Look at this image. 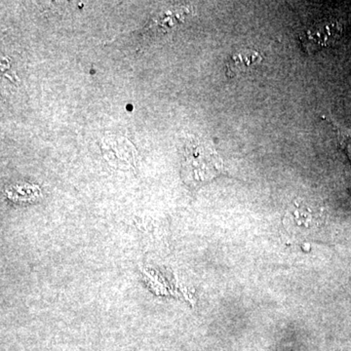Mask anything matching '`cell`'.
<instances>
[{
    "label": "cell",
    "mask_w": 351,
    "mask_h": 351,
    "mask_svg": "<svg viewBox=\"0 0 351 351\" xmlns=\"http://www.w3.org/2000/svg\"><path fill=\"white\" fill-rule=\"evenodd\" d=\"M223 167V160L210 143L196 138L186 142L182 160V180L186 184L195 186L211 181Z\"/></svg>",
    "instance_id": "cell-1"
},
{
    "label": "cell",
    "mask_w": 351,
    "mask_h": 351,
    "mask_svg": "<svg viewBox=\"0 0 351 351\" xmlns=\"http://www.w3.org/2000/svg\"><path fill=\"white\" fill-rule=\"evenodd\" d=\"M343 31V27L339 21L326 20L316 23L300 36L302 49L311 54L328 47L341 38Z\"/></svg>",
    "instance_id": "cell-2"
},
{
    "label": "cell",
    "mask_w": 351,
    "mask_h": 351,
    "mask_svg": "<svg viewBox=\"0 0 351 351\" xmlns=\"http://www.w3.org/2000/svg\"><path fill=\"white\" fill-rule=\"evenodd\" d=\"M193 16V8L186 6H177L166 9L157 14L156 17L149 22L147 32L149 34H164L175 31L178 27L184 24Z\"/></svg>",
    "instance_id": "cell-3"
},
{
    "label": "cell",
    "mask_w": 351,
    "mask_h": 351,
    "mask_svg": "<svg viewBox=\"0 0 351 351\" xmlns=\"http://www.w3.org/2000/svg\"><path fill=\"white\" fill-rule=\"evenodd\" d=\"M263 54L257 50L244 49L234 53L226 62V73L228 77H234L260 66Z\"/></svg>",
    "instance_id": "cell-4"
},
{
    "label": "cell",
    "mask_w": 351,
    "mask_h": 351,
    "mask_svg": "<svg viewBox=\"0 0 351 351\" xmlns=\"http://www.w3.org/2000/svg\"><path fill=\"white\" fill-rule=\"evenodd\" d=\"M324 119L328 120V122L331 123L332 128L336 131L339 147L345 152L346 156L348 157L351 162V131L346 130V129L341 128L337 124L332 123V120L325 119V117Z\"/></svg>",
    "instance_id": "cell-5"
}]
</instances>
